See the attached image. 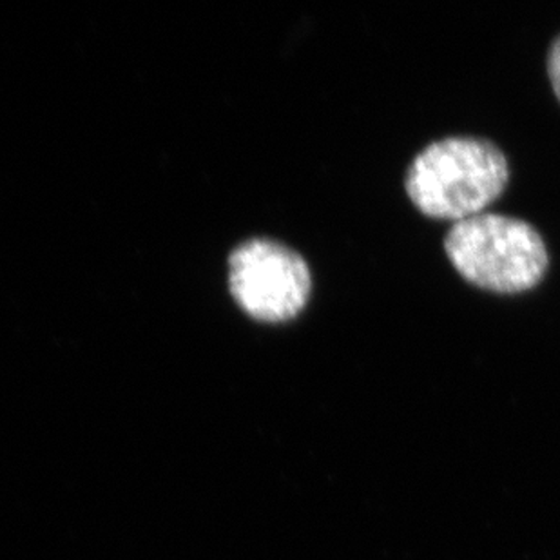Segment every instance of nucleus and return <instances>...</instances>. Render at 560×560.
Wrapping results in <instances>:
<instances>
[{"label":"nucleus","instance_id":"nucleus-4","mask_svg":"<svg viewBox=\"0 0 560 560\" xmlns=\"http://www.w3.org/2000/svg\"><path fill=\"white\" fill-rule=\"evenodd\" d=\"M548 77H550L553 93L560 102V35L551 44L550 54H548Z\"/></svg>","mask_w":560,"mask_h":560},{"label":"nucleus","instance_id":"nucleus-2","mask_svg":"<svg viewBox=\"0 0 560 560\" xmlns=\"http://www.w3.org/2000/svg\"><path fill=\"white\" fill-rule=\"evenodd\" d=\"M444 253L471 285L518 294L539 285L550 256L539 231L518 218L479 214L452 225Z\"/></svg>","mask_w":560,"mask_h":560},{"label":"nucleus","instance_id":"nucleus-3","mask_svg":"<svg viewBox=\"0 0 560 560\" xmlns=\"http://www.w3.org/2000/svg\"><path fill=\"white\" fill-rule=\"evenodd\" d=\"M229 283L234 300L249 316L275 323L296 317L312 289L307 261L269 240H254L234 250Z\"/></svg>","mask_w":560,"mask_h":560},{"label":"nucleus","instance_id":"nucleus-1","mask_svg":"<svg viewBox=\"0 0 560 560\" xmlns=\"http://www.w3.org/2000/svg\"><path fill=\"white\" fill-rule=\"evenodd\" d=\"M510 167L490 140L450 137L413 159L405 189L424 217L463 222L479 217L506 189Z\"/></svg>","mask_w":560,"mask_h":560}]
</instances>
